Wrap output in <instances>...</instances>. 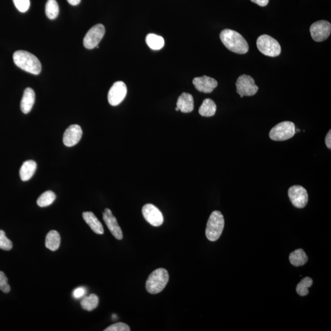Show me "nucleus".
I'll return each instance as SVG.
<instances>
[{"mask_svg":"<svg viewBox=\"0 0 331 331\" xmlns=\"http://www.w3.org/2000/svg\"><path fill=\"white\" fill-rule=\"evenodd\" d=\"M220 38L226 48L232 52L238 54L248 52V44L238 32L230 29L223 30L221 32Z\"/></svg>","mask_w":331,"mask_h":331,"instance_id":"nucleus-1","label":"nucleus"},{"mask_svg":"<svg viewBox=\"0 0 331 331\" xmlns=\"http://www.w3.org/2000/svg\"><path fill=\"white\" fill-rule=\"evenodd\" d=\"M14 62L16 66L28 73L38 75L41 71V64L38 58L25 50H18L14 53Z\"/></svg>","mask_w":331,"mask_h":331,"instance_id":"nucleus-2","label":"nucleus"},{"mask_svg":"<svg viewBox=\"0 0 331 331\" xmlns=\"http://www.w3.org/2000/svg\"><path fill=\"white\" fill-rule=\"evenodd\" d=\"M169 278L167 270L163 268L155 270L151 272L146 281L147 291L153 295L162 292L168 283Z\"/></svg>","mask_w":331,"mask_h":331,"instance_id":"nucleus-3","label":"nucleus"},{"mask_svg":"<svg viewBox=\"0 0 331 331\" xmlns=\"http://www.w3.org/2000/svg\"><path fill=\"white\" fill-rule=\"evenodd\" d=\"M225 227V220L220 211L212 212L207 221L206 229L207 238L209 241L214 242L220 238Z\"/></svg>","mask_w":331,"mask_h":331,"instance_id":"nucleus-4","label":"nucleus"},{"mask_svg":"<svg viewBox=\"0 0 331 331\" xmlns=\"http://www.w3.org/2000/svg\"><path fill=\"white\" fill-rule=\"evenodd\" d=\"M256 46L261 52L269 57H277L281 53V46L279 42L269 35L263 34L259 37Z\"/></svg>","mask_w":331,"mask_h":331,"instance_id":"nucleus-5","label":"nucleus"},{"mask_svg":"<svg viewBox=\"0 0 331 331\" xmlns=\"http://www.w3.org/2000/svg\"><path fill=\"white\" fill-rule=\"evenodd\" d=\"M295 123L285 121L272 128L269 132L270 138L275 141H283L290 139L296 134Z\"/></svg>","mask_w":331,"mask_h":331,"instance_id":"nucleus-6","label":"nucleus"},{"mask_svg":"<svg viewBox=\"0 0 331 331\" xmlns=\"http://www.w3.org/2000/svg\"><path fill=\"white\" fill-rule=\"evenodd\" d=\"M235 86L237 93L241 98L253 96L258 91V86L255 84L252 77L246 74L239 77Z\"/></svg>","mask_w":331,"mask_h":331,"instance_id":"nucleus-7","label":"nucleus"},{"mask_svg":"<svg viewBox=\"0 0 331 331\" xmlns=\"http://www.w3.org/2000/svg\"><path fill=\"white\" fill-rule=\"evenodd\" d=\"M105 27L103 25L97 24L91 28L83 38V46L88 50H93L99 46L103 38Z\"/></svg>","mask_w":331,"mask_h":331,"instance_id":"nucleus-8","label":"nucleus"},{"mask_svg":"<svg viewBox=\"0 0 331 331\" xmlns=\"http://www.w3.org/2000/svg\"><path fill=\"white\" fill-rule=\"evenodd\" d=\"M310 32H311L312 38L314 41H325L331 34V23L326 20L317 21L311 25Z\"/></svg>","mask_w":331,"mask_h":331,"instance_id":"nucleus-9","label":"nucleus"},{"mask_svg":"<svg viewBox=\"0 0 331 331\" xmlns=\"http://www.w3.org/2000/svg\"><path fill=\"white\" fill-rule=\"evenodd\" d=\"M288 197L290 198L291 203L297 208H304L308 202V193L302 186H291L288 190Z\"/></svg>","mask_w":331,"mask_h":331,"instance_id":"nucleus-10","label":"nucleus"},{"mask_svg":"<svg viewBox=\"0 0 331 331\" xmlns=\"http://www.w3.org/2000/svg\"><path fill=\"white\" fill-rule=\"evenodd\" d=\"M127 94V87L122 81H117L112 86L108 93L109 103L113 106H118L125 99Z\"/></svg>","mask_w":331,"mask_h":331,"instance_id":"nucleus-11","label":"nucleus"},{"mask_svg":"<svg viewBox=\"0 0 331 331\" xmlns=\"http://www.w3.org/2000/svg\"><path fill=\"white\" fill-rule=\"evenodd\" d=\"M143 214L145 220L153 227H160L162 225L164 218L162 212L151 204H147L143 207Z\"/></svg>","mask_w":331,"mask_h":331,"instance_id":"nucleus-12","label":"nucleus"},{"mask_svg":"<svg viewBox=\"0 0 331 331\" xmlns=\"http://www.w3.org/2000/svg\"><path fill=\"white\" fill-rule=\"evenodd\" d=\"M83 136V130L78 125H72L65 132L63 141L66 147H73L80 141Z\"/></svg>","mask_w":331,"mask_h":331,"instance_id":"nucleus-13","label":"nucleus"},{"mask_svg":"<svg viewBox=\"0 0 331 331\" xmlns=\"http://www.w3.org/2000/svg\"><path fill=\"white\" fill-rule=\"evenodd\" d=\"M103 220L107 227L109 228L112 234L116 237V239L122 240L123 239V232L115 216L113 215L112 211L109 209H105L103 213Z\"/></svg>","mask_w":331,"mask_h":331,"instance_id":"nucleus-14","label":"nucleus"},{"mask_svg":"<svg viewBox=\"0 0 331 331\" xmlns=\"http://www.w3.org/2000/svg\"><path fill=\"white\" fill-rule=\"evenodd\" d=\"M193 85L198 91L205 93H210L217 87V81L207 76L198 77L193 80Z\"/></svg>","mask_w":331,"mask_h":331,"instance_id":"nucleus-15","label":"nucleus"},{"mask_svg":"<svg viewBox=\"0 0 331 331\" xmlns=\"http://www.w3.org/2000/svg\"><path fill=\"white\" fill-rule=\"evenodd\" d=\"M177 107L183 113L192 112L194 109V99L192 95L190 93H183L177 100Z\"/></svg>","mask_w":331,"mask_h":331,"instance_id":"nucleus-16","label":"nucleus"},{"mask_svg":"<svg viewBox=\"0 0 331 331\" xmlns=\"http://www.w3.org/2000/svg\"><path fill=\"white\" fill-rule=\"evenodd\" d=\"M35 101V93L31 88H27L23 93L20 103L21 111L27 114L31 111Z\"/></svg>","mask_w":331,"mask_h":331,"instance_id":"nucleus-17","label":"nucleus"},{"mask_svg":"<svg viewBox=\"0 0 331 331\" xmlns=\"http://www.w3.org/2000/svg\"><path fill=\"white\" fill-rule=\"evenodd\" d=\"M83 220L91 229L97 234H103L104 228L102 224L92 212H85L83 214Z\"/></svg>","mask_w":331,"mask_h":331,"instance_id":"nucleus-18","label":"nucleus"},{"mask_svg":"<svg viewBox=\"0 0 331 331\" xmlns=\"http://www.w3.org/2000/svg\"><path fill=\"white\" fill-rule=\"evenodd\" d=\"M37 168L34 161L28 160L23 163L20 169V177L22 181H28L33 176Z\"/></svg>","mask_w":331,"mask_h":331,"instance_id":"nucleus-19","label":"nucleus"},{"mask_svg":"<svg viewBox=\"0 0 331 331\" xmlns=\"http://www.w3.org/2000/svg\"><path fill=\"white\" fill-rule=\"evenodd\" d=\"M61 238L57 231L52 230L48 233L46 237V248L52 251L58 250L60 246Z\"/></svg>","mask_w":331,"mask_h":331,"instance_id":"nucleus-20","label":"nucleus"},{"mask_svg":"<svg viewBox=\"0 0 331 331\" xmlns=\"http://www.w3.org/2000/svg\"><path fill=\"white\" fill-rule=\"evenodd\" d=\"M289 260L294 266L298 267L304 265L308 261V257L302 249H298L290 253Z\"/></svg>","mask_w":331,"mask_h":331,"instance_id":"nucleus-21","label":"nucleus"},{"mask_svg":"<svg viewBox=\"0 0 331 331\" xmlns=\"http://www.w3.org/2000/svg\"><path fill=\"white\" fill-rule=\"evenodd\" d=\"M216 111V106L213 100L207 99L204 100L200 106L199 113L203 116H212L215 115Z\"/></svg>","mask_w":331,"mask_h":331,"instance_id":"nucleus-22","label":"nucleus"},{"mask_svg":"<svg viewBox=\"0 0 331 331\" xmlns=\"http://www.w3.org/2000/svg\"><path fill=\"white\" fill-rule=\"evenodd\" d=\"M146 41L149 48L154 50H162L165 46L163 37L155 34H149L146 36Z\"/></svg>","mask_w":331,"mask_h":331,"instance_id":"nucleus-23","label":"nucleus"},{"mask_svg":"<svg viewBox=\"0 0 331 331\" xmlns=\"http://www.w3.org/2000/svg\"><path fill=\"white\" fill-rule=\"evenodd\" d=\"M99 304V298L95 294H92L89 297L83 298L81 302V306L85 311H92L97 308Z\"/></svg>","mask_w":331,"mask_h":331,"instance_id":"nucleus-24","label":"nucleus"},{"mask_svg":"<svg viewBox=\"0 0 331 331\" xmlns=\"http://www.w3.org/2000/svg\"><path fill=\"white\" fill-rule=\"evenodd\" d=\"M46 14L50 19H55L59 14V6L56 0H48L46 5Z\"/></svg>","mask_w":331,"mask_h":331,"instance_id":"nucleus-25","label":"nucleus"},{"mask_svg":"<svg viewBox=\"0 0 331 331\" xmlns=\"http://www.w3.org/2000/svg\"><path fill=\"white\" fill-rule=\"evenodd\" d=\"M56 199V195L52 191H47L42 194L37 200V204L41 207H45L52 204Z\"/></svg>","mask_w":331,"mask_h":331,"instance_id":"nucleus-26","label":"nucleus"},{"mask_svg":"<svg viewBox=\"0 0 331 331\" xmlns=\"http://www.w3.org/2000/svg\"><path fill=\"white\" fill-rule=\"evenodd\" d=\"M313 285V281L309 277H305L298 283L297 291L300 297H305L309 293V288Z\"/></svg>","mask_w":331,"mask_h":331,"instance_id":"nucleus-27","label":"nucleus"},{"mask_svg":"<svg viewBox=\"0 0 331 331\" xmlns=\"http://www.w3.org/2000/svg\"><path fill=\"white\" fill-rule=\"evenodd\" d=\"M13 248V242L6 236L5 232L0 230V249L3 250H10Z\"/></svg>","mask_w":331,"mask_h":331,"instance_id":"nucleus-28","label":"nucleus"},{"mask_svg":"<svg viewBox=\"0 0 331 331\" xmlns=\"http://www.w3.org/2000/svg\"><path fill=\"white\" fill-rule=\"evenodd\" d=\"M8 278L3 272L0 271V290L4 293H8L11 290L10 286L8 283Z\"/></svg>","mask_w":331,"mask_h":331,"instance_id":"nucleus-29","label":"nucleus"},{"mask_svg":"<svg viewBox=\"0 0 331 331\" xmlns=\"http://www.w3.org/2000/svg\"><path fill=\"white\" fill-rule=\"evenodd\" d=\"M16 8L21 13H25L30 8V0H13Z\"/></svg>","mask_w":331,"mask_h":331,"instance_id":"nucleus-30","label":"nucleus"},{"mask_svg":"<svg viewBox=\"0 0 331 331\" xmlns=\"http://www.w3.org/2000/svg\"><path fill=\"white\" fill-rule=\"evenodd\" d=\"M129 326L123 323H117L105 329L104 331H130Z\"/></svg>","mask_w":331,"mask_h":331,"instance_id":"nucleus-31","label":"nucleus"},{"mask_svg":"<svg viewBox=\"0 0 331 331\" xmlns=\"http://www.w3.org/2000/svg\"><path fill=\"white\" fill-rule=\"evenodd\" d=\"M87 293V290L84 287L77 288L73 291V296L76 299H81L83 298Z\"/></svg>","mask_w":331,"mask_h":331,"instance_id":"nucleus-32","label":"nucleus"},{"mask_svg":"<svg viewBox=\"0 0 331 331\" xmlns=\"http://www.w3.org/2000/svg\"><path fill=\"white\" fill-rule=\"evenodd\" d=\"M251 1L262 7L267 6L269 3V0H251Z\"/></svg>","mask_w":331,"mask_h":331,"instance_id":"nucleus-33","label":"nucleus"},{"mask_svg":"<svg viewBox=\"0 0 331 331\" xmlns=\"http://www.w3.org/2000/svg\"><path fill=\"white\" fill-rule=\"evenodd\" d=\"M325 143L328 149H331V131L330 130L326 135L325 138Z\"/></svg>","mask_w":331,"mask_h":331,"instance_id":"nucleus-34","label":"nucleus"},{"mask_svg":"<svg viewBox=\"0 0 331 331\" xmlns=\"http://www.w3.org/2000/svg\"><path fill=\"white\" fill-rule=\"evenodd\" d=\"M67 1L71 5L77 6L81 3V0H67Z\"/></svg>","mask_w":331,"mask_h":331,"instance_id":"nucleus-35","label":"nucleus"},{"mask_svg":"<svg viewBox=\"0 0 331 331\" xmlns=\"http://www.w3.org/2000/svg\"><path fill=\"white\" fill-rule=\"evenodd\" d=\"M116 318H117V316H116V314H113V320H116Z\"/></svg>","mask_w":331,"mask_h":331,"instance_id":"nucleus-36","label":"nucleus"},{"mask_svg":"<svg viewBox=\"0 0 331 331\" xmlns=\"http://www.w3.org/2000/svg\"><path fill=\"white\" fill-rule=\"evenodd\" d=\"M176 111H179V109L178 108H177V107H176Z\"/></svg>","mask_w":331,"mask_h":331,"instance_id":"nucleus-37","label":"nucleus"}]
</instances>
